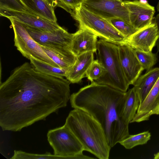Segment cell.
<instances>
[{
  "label": "cell",
  "instance_id": "obj_31",
  "mask_svg": "<svg viewBox=\"0 0 159 159\" xmlns=\"http://www.w3.org/2000/svg\"><path fill=\"white\" fill-rule=\"evenodd\" d=\"M83 0V1H84V0Z\"/></svg>",
  "mask_w": 159,
  "mask_h": 159
},
{
  "label": "cell",
  "instance_id": "obj_17",
  "mask_svg": "<svg viewBox=\"0 0 159 159\" xmlns=\"http://www.w3.org/2000/svg\"><path fill=\"white\" fill-rule=\"evenodd\" d=\"M94 53L87 52L77 56L75 63L69 69L65 77L70 83H78L85 77L88 69L94 60Z\"/></svg>",
  "mask_w": 159,
  "mask_h": 159
},
{
  "label": "cell",
  "instance_id": "obj_10",
  "mask_svg": "<svg viewBox=\"0 0 159 159\" xmlns=\"http://www.w3.org/2000/svg\"><path fill=\"white\" fill-rule=\"evenodd\" d=\"M129 11L130 24L138 30L151 24L153 21L155 7L147 2L139 0L123 1Z\"/></svg>",
  "mask_w": 159,
  "mask_h": 159
},
{
  "label": "cell",
  "instance_id": "obj_6",
  "mask_svg": "<svg viewBox=\"0 0 159 159\" xmlns=\"http://www.w3.org/2000/svg\"><path fill=\"white\" fill-rule=\"evenodd\" d=\"M48 141L53 150V154L64 159H91L84 155L83 146L65 124L62 126L49 130Z\"/></svg>",
  "mask_w": 159,
  "mask_h": 159
},
{
  "label": "cell",
  "instance_id": "obj_13",
  "mask_svg": "<svg viewBox=\"0 0 159 159\" xmlns=\"http://www.w3.org/2000/svg\"><path fill=\"white\" fill-rule=\"evenodd\" d=\"M121 65L130 85H133L144 70L135 53V49L124 43L117 44Z\"/></svg>",
  "mask_w": 159,
  "mask_h": 159
},
{
  "label": "cell",
  "instance_id": "obj_18",
  "mask_svg": "<svg viewBox=\"0 0 159 159\" xmlns=\"http://www.w3.org/2000/svg\"><path fill=\"white\" fill-rule=\"evenodd\" d=\"M30 12L57 22L54 8L51 0H19Z\"/></svg>",
  "mask_w": 159,
  "mask_h": 159
},
{
  "label": "cell",
  "instance_id": "obj_25",
  "mask_svg": "<svg viewBox=\"0 0 159 159\" xmlns=\"http://www.w3.org/2000/svg\"><path fill=\"white\" fill-rule=\"evenodd\" d=\"M108 20L113 26L125 38L131 35L137 31L130 24L121 18H113Z\"/></svg>",
  "mask_w": 159,
  "mask_h": 159
},
{
  "label": "cell",
  "instance_id": "obj_1",
  "mask_svg": "<svg viewBox=\"0 0 159 159\" xmlns=\"http://www.w3.org/2000/svg\"><path fill=\"white\" fill-rule=\"evenodd\" d=\"M66 78L47 75L25 62L0 85V126L20 131L66 107L71 95Z\"/></svg>",
  "mask_w": 159,
  "mask_h": 159
},
{
  "label": "cell",
  "instance_id": "obj_15",
  "mask_svg": "<svg viewBox=\"0 0 159 159\" xmlns=\"http://www.w3.org/2000/svg\"><path fill=\"white\" fill-rule=\"evenodd\" d=\"M70 49L76 56L87 52L96 53L98 37L87 29L79 28L73 34Z\"/></svg>",
  "mask_w": 159,
  "mask_h": 159
},
{
  "label": "cell",
  "instance_id": "obj_27",
  "mask_svg": "<svg viewBox=\"0 0 159 159\" xmlns=\"http://www.w3.org/2000/svg\"><path fill=\"white\" fill-rule=\"evenodd\" d=\"M55 7L62 8L70 15L73 11L82 4L83 0H51Z\"/></svg>",
  "mask_w": 159,
  "mask_h": 159
},
{
  "label": "cell",
  "instance_id": "obj_22",
  "mask_svg": "<svg viewBox=\"0 0 159 159\" xmlns=\"http://www.w3.org/2000/svg\"><path fill=\"white\" fill-rule=\"evenodd\" d=\"M151 134L147 131L134 135H129L119 143L127 149H131L139 145L147 143L150 140Z\"/></svg>",
  "mask_w": 159,
  "mask_h": 159
},
{
  "label": "cell",
  "instance_id": "obj_2",
  "mask_svg": "<svg viewBox=\"0 0 159 159\" xmlns=\"http://www.w3.org/2000/svg\"><path fill=\"white\" fill-rule=\"evenodd\" d=\"M126 92L93 81L71 95V107L85 111L102 126L111 148L129 135L121 115Z\"/></svg>",
  "mask_w": 159,
  "mask_h": 159
},
{
  "label": "cell",
  "instance_id": "obj_5",
  "mask_svg": "<svg viewBox=\"0 0 159 159\" xmlns=\"http://www.w3.org/2000/svg\"><path fill=\"white\" fill-rule=\"evenodd\" d=\"M79 23V28L88 30L101 39L116 44L125 39L109 21L89 11L82 4L71 14Z\"/></svg>",
  "mask_w": 159,
  "mask_h": 159
},
{
  "label": "cell",
  "instance_id": "obj_19",
  "mask_svg": "<svg viewBox=\"0 0 159 159\" xmlns=\"http://www.w3.org/2000/svg\"><path fill=\"white\" fill-rule=\"evenodd\" d=\"M159 78V67H156L151 69L144 74L139 76L135 81L133 85L140 104L146 98Z\"/></svg>",
  "mask_w": 159,
  "mask_h": 159
},
{
  "label": "cell",
  "instance_id": "obj_12",
  "mask_svg": "<svg viewBox=\"0 0 159 159\" xmlns=\"http://www.w3.org/2000/svg\"><path fill=\"white\" fill-rule=\"evenodd\" d=\"M23 25L31 37L40 45L70 47L73 34L69 33L62 27L52 31H47Z\"/></svg>",
  "mask_w": 159,
  "mask_h": 159
},
{
  "label": "cell",
  "instance_id": "obj_21",
  "mask_svg": "<svg viewBox=\"0 0 159 159\" xmlns=\"http://www.w3.org/2000/svg\"><path fill=\"white\" fill-rule=\"evenodd\" d=\"M30 60V63L36 70L52 76L66 77L69 69L56 67L33 58H31Z\"/></svg>",
  "mask_w": 159,
  "mask_h": 159
},
{
  "label": "cell",
  "instance_id": "obj_29",
  "mask_svg": "<svg viewBox=\"0 0 159 159\" xmlns=\"http://www.w3.org/2000/svg\"><path fill=\"white\" fill-rule=\"evenodd\" d=\"M153 21L157 26L159 33V13L154 17V20ZM156 45L158 52H159V38L157 42Z\"/></svg>",
  "mask_w": 159,
  "mask_h": 159
},
{
  "label": "cell",
  "instance_id": "obj_26",
  "mask_svg": "<svg viewBox=\"0 0 159 159\" xmlns=\"http://www.w3.org/2000/svg\"><path fill=\"white\" fill-rule=\"evenodd\" d=\"M104 69L102 65L96 59L92 62L85 75V77L91 82L95 81L103 75Z\"/></svg>",
  "mask_w": 159,
  "mask_h": 159
},
{
  "label": "cell",
  "instance_id": "obj_11",
  "mask_svg": "<svg viewBox=\"0 0 159 159\" xmlns=\"http://www.w3.org/2000/svg\"><path fill=\"white\" fill-rule=\"evenodd\" d=\"M159 38V33L155 23L140 29L125 38L123 43L127 44L135 50L144 52L152 51Z\"/></svg>",
  "mask_w": 159,
  "mask_h": 159
},
{
  "label": "cell",
  "instance_id": "obj_4",
  "mask_svg": "<svg viewBox=\"0 0 159 159\" xmlns=\"http://www.w3.org/2000/svg\"><path fill=\"white\" fill-rule=\"evenodd\" d=\"M97 59L104 68L103 75L96 82L125 92L129 84L120 61L117 44L100 39L97 43Z\"/></svg>",
  "mask_w": 159,
  "mask_h": 159
},
{
  "label": "cell",
  "instance_id": "obj_16",
  "mask_svg": "<svg viewBox=\"0 0 159 159\" xmlns=\"http://www.w3.org/2000/svg\"><path fill=\"white\" fill-rule=\"evenodd\" d=\"M40 45L59 68L69 69L76 60L77 56L72 52L70 48L61 46Z\"/></svg>",
  "mask_w": 159,
  "mask_h": 159
},
{
  "label": "cell",
  "instance_id": "obj_14",
  "mask_svg": "<svg viewBox=\"0 0 159 159\" xmlns=\"http://www.w3.org/2000/svg\"><path fill=\"white\" fill-rule=\"evenodd\" d=\"M153 115H159V78L146 98L140 104L130 123L148 120Z\"/></svg>",
  "mask_w": 159,
  "mask_h": 159
},
{
  "label": "cell",
  "instance_id": "obj_20",
  "mask_svg": "<svg viewBox=\"0 0 159 159\" xmlns=\"http://www.w3.org/2000/svg\"><path fill=\"white\" fill-rule=\"evenodd\" d=\"M140 104L139 100L134 88L126 92L125 98L121 115V118L129 125L135 116Z\"/></svg>",
  "mask_w": 159,
  "mask_h": 159
},
{
  "label": "cell",
  "instance_id": "obj_23",
  "mask_svg": "<svg viewBox=\"0 0 159 159\" xmlns=\"http://www.w3.org/2000/svg\"><path fill=\"white\" fill-rule=\"evenodd\" d=\"M135 53L143 69L147 72L151 69L157 62L156 54L152 51L144 52L135 50Z\"/></svg>",
  "mask_w": 159,
  "mask_h": 159
},
{
  "label": "cell",
  "instance_id": "obj_7",
  "mask_svg": "<svg viewBox=\"0 0 159 159\" xmlns=\"http://www.w3.org/2000/svg\"><path fill=\"white\" fill-rule=\"evenodd\" d=\"M9 20L14 31V45L24 57L29 60L34 59L59 67L31 37L22 24L13 19Z\"/></svg>",
  "mask_w": 159,
  "mask_h": 159
},
{
  "label": "cell",
  "instance_id": "obj_9",
  "mask_svg": "<svg viewBox=\"0 0 159 159\" xmlns=\"http://www.w3.org/2000/svg\"><path fill=\"white\" fill-rule=\"evenodd\" d=\"M0 15L15 20L24 25L47 31H52L61 27L57 22L28 11L0 8Z\"/></svg>",
  "mask_w": 159,
  "mask_h": 159
},
{
  "label": "cell",
  "instance_id": "obj_3",
  "mask_svg": "<svg viewBox=\"0 0 159 159\" xmlns=\"http://www.w3.org/2000/svg\"><path fill=\"white\" fill-rule=\"evenodd\" d=\"M65 124L88 151L100 159L109 158L111 148L100 124L89 114L79 109L71 111Z\"/></svg>",
  "mask_w": 159,
  "mask_h": 159
},
{
  "label": "cell",
  "instance_id": "obj_24",
  "mask_svg": "<svg viewBox=\"0 0 159 159\" xmlns=\"http://www.w3.org/2000/svg\"><path fill=\"white\" fill-rule=\"evenodd\" d=\"M11 159H64L63 158L50 152L43 154H37L27 152L21 150L14 151Z\"/></svg>",
  "mask_w": 159,
  "mask_h": 159
},
{
  "label": "cell",
  "instance_id": "obj_8",
  "mask_svg": "<svg viewBox=\"0 0 159 159\" xmlns=\"http://www.w3.org/2000/svg\"><path fill=\"white\" fill-rule=\"evenodd\" d=\"M82 4L89 11L105 19L109 20L119 18L130 24L129 11L124 1L120 0H85Z\"/></svg>",
  "mask_w": 159,
  "mask_h": 159
},
{
  "label": "cell",
  "instance_id": "obj_28",
  "mask_svg": "<svg viewBox=\"0 0 159 159\" xmlns=\"http://www.w3.org/2000/svg\"><path fill=\"white\" fill-rule=\"evenodd\" d=\"M0 8L29 12L19 0H0Z\"/></svg>",
  "mask_w": 159,
  "mask_h": 159
},
{
  "label": "cell",
  "instance_id": "obj_30",
  "mask_svg": "<svg viewBox=\"0 0 159 159\" xmlns=\"http://www.w3.org/2000/svg\"><path fill=\"white\" fill-rule=\"evenodd\" d=\"M154 158L155 159H159V152L154 155Z\"/></svg>",
  "mask_w": 159,
  "mask_h": 159
}]
</instances>
